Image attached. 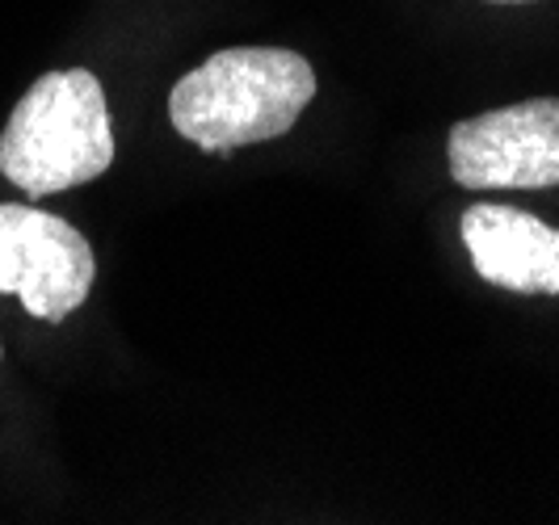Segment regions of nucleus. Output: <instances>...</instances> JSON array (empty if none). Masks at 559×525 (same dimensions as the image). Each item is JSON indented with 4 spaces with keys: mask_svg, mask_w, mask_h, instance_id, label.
<instances>
[{
    "mask_svg": "<svg viewBox=\"0 0 559 525\" xmlns=\"http://www.w3.org/2000/svg\"><path fill=\"white\" fill-rule=\"evenodd\" d=\"M316 97V72L304 56L282 47H231L168 93L177 135L202 152H231L245 143L286 135Z\"/></svg>",
    "mask_w": 559,
    "mask_h": 525,
    "instance_id": "nucleus-1",
    "label": "nucleus"
},
{
    "mask_svg": "<svg viewBox=\"0 0 559 525\" xmlns=\"http://www.w3.org/2000/svg\"><path fill=\"white\" fill-rule=\"evenodd\" d=\"M114 165V127L102 81L84 68L47 72L13 106L0 135V172L29 198L72 190Z\"/></svg>",
    "mask_w": 559,
    "mask_h": 525,
    "instance_id": "nucleus-2",
    "label": "nucleus"
},
{
    "mask_svg": "<svg viewBox=\"0 0 559 525\" xmlns=\"http://www.w3.org/2000/svg\"><path fill=\"white\" fill-rule=\"evenodd\" d=\"M450 177L463 190L559 186V97H531L454 122Z\"/></svg>",
    "mask_w": 559,
    "mask_h": 525,
    "instance_id": "nucleus-3",
    "label": "nucleus"
},
{
    "mask_svg": "<svg viewBox=\"0 0 559 525\" xmlns=\"http://www.w3.org/2000/svg\"><path fill=\"white\" fill-rule=\"evenodd\" d=\"M97 261L81 231L34 206H0V295H17L38 320L59 324L88 299Z\"/></svg>",
    "mask_w": 559,
    "mask_h": 525,
    "instance_id": "nucleus-4",
    "label": "nucleus"
},
{
    "mask_svg": "<svg viewBox=\"0 0 559 525\" xmlns=\"http://www.w3.org/2000/svg\"><path fill=\"white\" fill-rule=\"evenodd\" d=\"M463 244L484 282L513 295H559V231L513 206H467Z\"/></svg>",
    "mask_w": 559,
    "mask_h": 525,
    "instance_id": "nucleus-5",
    "label": "nucleus"
},
{
    "mask_svg": "<svg viewBox=\"0 0 559 525\" xmlns=\"http://www.w3.org/2000/svg\"><path fill=\"white\" fill-rule=\"evenodd\" d=\"M492 4H531V0H492Z\"/></svg>",
    "mask_w": 559,
    "mask_h": 525,
    "instance_id": "nucleus-6",
    "label": "nucleus"
}]
</instances>
